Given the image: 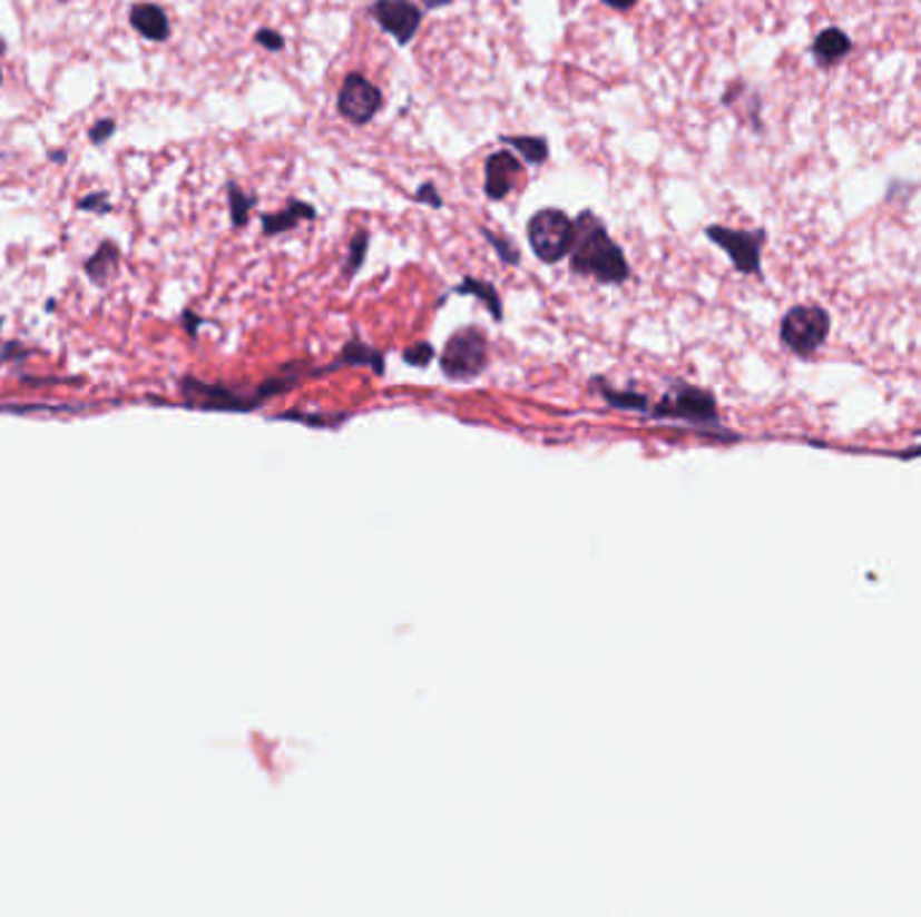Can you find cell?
I'll use <instances>...</instances> for the list:
<instances>
[{"label": "cell", "mask_w": 921, "mask_h": 917, "mask_svg": "<svg viewBox=\"0 0 921 917\" xmlns=\"http://www.w3.org/2000/svg\"><path fill=\"white\" fill-rule=\"evenodd\" d=\"M706 237L714 245H719L727 256H731L736 273L763 275V264L760 262H763V248H765V243H768V231L765 229L744 231V229H731V226L712 224L706 229Z\"/></svg>", "instance_id": "cell-6"}, {"label": "cell", "mask_w": 921, "mask_h": 917, "mask_svg": "<svg viewBox=\"0 0 921 917\" xmlns=\"http://www.w3.org/2000/svg\"><path fill=\"white\" fill-rule=\"evenodd\" d=\"M520 176H523V161L507 148L504 151H493L486 159V197L501 203L504 197H510Z\"/></svg>", "instance_id": "cell-9"}, {"label": "cell", "mask_w": 921, "mask_h": 917, "mask_svg": "<svg viewBox=\"0 0 921 917\" xmlns=\"http://www.w3.org/2000/svg\"><path fill=\"white\" fill-rule=\"evenodd\" d=\"M372 17L378 19L380 28L389 32V36L396 38L399 47H408L412 38H415L418 28H421L423 11L412 0H375Z\"/></svg>", "instance_id": "cell-8"}, {"label": "cell", "mask_w": 921, "mask_h": 917, "mask_svg": "<svg viewBox=\"0 0 921 917\" xmlns=\"http://www.w3.org/2000/svg\"><path fill=\"white\" fill-rule=\"evenodd\" d=\"M852 49H854L852 38H849L846 32H843L841 28H827L816 36L814 47H811V55H814V60L820 68H833V65L841 62Z\"/></svg>", "instance_id": "cell-10"}, {"label": "cell", "mask_w": 921, "mask_h": 917, "mask_svg": "<svg viewBox=\"0 0 921 917\" xmlns=\"http://www.w3.org/2000/svg\"><path fill=\"white\" fill-rule=\"evenodd\" d=\"M404 364L410 366H429L431 361L437 358V351L429 345V342H418V345H410L408 351L402 353Z\"/></svg>", "instance_id": "cell-20"}, {"label": "cell", "mask_w": 921, "mask_h": 917, "mask_svg": "<svg viewBox=\"0 0 921 917\" xmlns=\"http://www.w3.org/2000/svg\"><path fill=\"white\" fill-rule=\"evenodd\" d=\"M571 273L592 277L604 286H620L630 277V267L623 248L611 240L601 218L592 210H582L575 221V243L569 250Z\"/></svg>", "instance_id": "cell-1"}, {"label": "cell", "mask_w": 921, "mask_h": 917, "mask_svg": "<svg viewBox=\"0 0 921 917\" xmlns=\"http://www.w3.org/2000/svg\"><path fill=\"white\" fill-rule=\"evenodd\" d=\"M366 248H370V235H366V231H359V235L351 240V245H347V258H345V277H347V280H351V277L356 275L359 269H362Z\"/></svg>", "instance_id": "cell-17"}, {"label": "cell", "mask_w": 921, "mask_h": 917, "mask_svg": "<svg viewBox=\"0 0 921 917\" xmlns=\"http://www.w3.org/2000/svg\"><path fill=\"white\" fill-rule=\"evenodd\" d=\"M421 3L427 6V9H437V6H450L453 0H421Z\"/></svg>", "instance_id": "cell-25"}, {"label": "cell", "mask_w": 921, "mask_h": 917, "mask_svg": "<svg viewBox=\"0 0 921 917\" xmlns=\"http://www.w3.org/2000/svg\"><path fill=\"white\" fill-rule=\"evenodd\" d=\"M601 3L609 6V9H615V11H628V9H634L639 0H601Z\"/></svg>", "instance_id": "cell-24"}, {"label": "cell", "mask_w": 921, "mask_h": 917, "mask_svg": "<svg viewBox=\"0 0 921 917\" xmlns=\"http://www.w3.org/2000/svg\"><path fill=\"white\" fill-rule=\"evenodd\" d=\"M307 218H315L313 205L292 199V203L278 213H264L262 231L267 237H275V235H281V231H288V229H294V226H300V221H307Z\"/></svg>", "instance_id": "cell-12"}, {"label": "cell", "mask_w": 921, "mask_h": 917, "mask_svg": "<svg viewBox=\"0 0 921 917\" xmlns=\"http://www.w3.org/2000/svg\"><path fill=\"white\" fill-rule=\"evenodd\" d=\"M649 415L685 420V423H695V425L719 423L717 398H714L708 391H704V387L685 385V383H676L672 391L660 398L658 406L649 410Z\"/></svg>", "instance_id": "cell-5"}, {"label": "cell", "mask_w": 921, "mask_h": 917, "mask_svg": "<svg viewBox=\"0 0 921 917\" xmlns=\"http://www.w3.org/2000/svg\"><path fill=\"white\" fill-rule=\"evenodd\" d=\"M111 129H114V121H100V125L95 127V132H92L95 144H100L102 138H108V135H111Z\"/></svg>", "instance_id": "cell-23"}, {"label": "cell", "mask_w": 921, "mask_h": 917, "mask_svg": "<svg viewBox=\"0 0 921 917\" xmlns=\"http://www.w3.org/2000/svg\"><path fill=\"white\" fill-rule=\"evenodd\" d=\"M598 387H601L604 398H607L611 406H620V410H649L647 398H644L641 393H634V391L620 393V391H615V387H607L604 383H598Z\"/></svg>", "instance_id": "cell-18"}, {"label": "cell", "mask_w": 921, "mask_h": 917, "mask_svg": "<svg viewBox=\"0 0 921 917\" xmlns=\"http://www.w3.org/2000/svg\"><path fill=\"white\" fill-rule=\"evenodd\" d=\"M0 55H3V41H0ZM0 81H3V73H0Z\"/></svg>", "instance_id": "cell-26"}, {"label": "cell", "mask_w": 921, "mask_h": 917, "mask_svg": "<svg viewBox=\"0 0 921 917\" xmlns=\"http://www.w3.org/2000/svg\"><path fill=\"white\" fill-rule=\"evenodd\" d=\"M482 237H486L488 243H491V248L499 254V258L504 264H510V267H518L520 264V250L518 245H515L510 237H501V235H493L491 229H482Z\"/></svg>", "instance_id": "cell-19"}, {"label": "cell", "mask_w": 921, "mask_h": 917, "mask_svg": "<svg viewBox=\"0 0 921 917\" xmlns=\"http://www.w3.org/2000/svg\"><path fill=\"white\" fill-rule=\"evenodd\" d=\"M130 22L148 41H167V36H170L167 14L154 3H135L130 11Z\"/></svg>", "instance_id": "cell-11"}, {"label": "cell", "mask_w": 921, "mask_h": 917, "mask_svg": "<svg viewBox=\"0 0 921 917\" xmlns=\"http://www.w3.org/2000/svg\"><path fill=\"white\" fill-rule=\"evenodd\" d=\"M442 374L453 383H469L488 366V337L478 326L459 328L440 353Z\"/></svg>", "instance_id": "cell-3"}, {"label": "cell", "mask_w": 921, "mask_h": 917, "mask_svg": "<svg viewBox=\"0 0 921 917\" xmlns=\"http://www.w3.org/2000/svg\"><path fill=\"white\" fill-rule=\"evenodd\" d=\"M415 203H423V205H431V208H442V197L440 191H437L434 184H421L415 191Z\"/></svg>", "instance_id": "cell-21"}, {"label": "cell", "mask_w": 921, "mask_h": 917, "mask_svg": "<svg viewBox=\"0 0 921 917\" xmlns=\"http://www.w3.org/2000/svg\"><path fill=\"white\" fill-rule=\"evenodd\" d=\"M501 144L515 148L528 165H542L550 157V144H547V138H537V135H515V138L512 135L510 138L501 135Z\"/></svg>", "instance_id": "cell-14"}, {"label": "cell", "mask_w": 921, "mask_h": 917, "mask_svg": "<svg viewBox=\"0 0 921 917\" xmlns=\"http://www.w3.org/2000/svg\"><path fill=\"white\" fill-rule=\"evenodd\" d=\"M455 294H461V296H478V299H482V305L491 309L493 321L504 318V307H501L499 290H496L488 280H478V277H467V280H463L461 286H455Z\"/></svg>", "instance_id": "cell-13"}, {"label": "cell", "mask_w": 921, "mask_h": 917, "mask_svg": "<svg viewBox=\"0 0 921 917\" xmlns=\"http://www.w3.org/2000/svg\"><path fill=\"white\" fill-rule=\"evenodd\" d=\"M227 189H229L232 226H246L248 224V210L256 205V197H251V194H243L235 184H229Z\"/></svg>", "instance_id": "cell-16"}, {"label": "cell", "mask_w": 921, "mask_h": 917, "mask_svg": "<svg viewBox=\"0 0 921 917\" xmlns=\"http://www.w3.org/2000/svg\"><path fill=\"white\" fill-rule=\"evenodd\" d=\"M254 38H256V43H259V47H264L267 51H281L283 47H286L283 36H281V32H275V30H259Z\"/></svg>", "instance_id": "cell-22"}, {"label": "cell", "mask_w": 921, "mask_h": 917, "mask_svg": "<svg viewBox=\"0 0 921 917\" xmlns=\"http://www.w3.org/2000/svg\"><path fill=\"white\" fill-rule=\"evenodd\" d=\"M575 243V221L558 208L537 210L528 221V245L545 264H558L569 256Z\"/></svg>", "instance_id": "cell-4"}, {"label": "cell", "mask_w": 921, "mask_h": 917, "mask_svg": "<svg viewBox=\"0 0 921 917\" xmlns=\"http://www.w3.org/2000/svg\"><path fill=\"white\" fill-rule=\"evenodd\" d=\"M345 364H356V366H370V369H375L378 374L385 372V364H383V353L375 351V347H366L364 342L359 339H351L347 345L343 347V353H340V361L337 366H345Z\"/></svg>", "instance_id": "cell-15"}, {"label": "cell", "mask_w": 921, "mask_h": 917, "mask_svg": "<svg viewBox=\"0 0 921 917\" xmlns=\"http://www.w3.org/2000/svg\"><path fill=\"white\" fill-rule=\"evenodd\" d=\"M830 313L820 305H795L787 309L778 326L782 345L797 355V358H811L830 337Z\"/></svg>", "instance_id": "cell-2"}, {"label": "cell", "mask_w": 921, "mask_h": 917, "mask_svg": "<svg viewBox=\"0 0 921 917\" xmlns=\"http://www.w3.org/2000/svg\"><path fill=\"white\" fill-rule=\"evenodd\" d=\"M337 108L343 114V119L351 121V125H370L375 119V114L383 108V92L370 79H364L362 73H351L345 76L343 87H340Z\"/></svg>", "instance_id": "cell-7"}]
</instances>
